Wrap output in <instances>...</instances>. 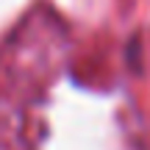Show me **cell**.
Here are the masks:
<instances>
[]
</instances>
